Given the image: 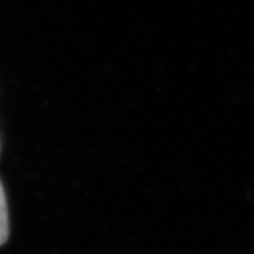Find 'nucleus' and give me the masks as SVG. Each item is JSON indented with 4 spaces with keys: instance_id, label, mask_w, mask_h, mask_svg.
Masks as SVG:
<instances>
[{
    "instance_id": "obj_1",
    "label": "nucleus",
    "mask_w": 254,
    "mask_h": 254,
    "mask_svg": "<svg viewBox=\"0 0 254 254\" xmlns=\"http://www.w3.org/2000/svg\"><path fill=\"white\" fill-rule=\"evenodd\" d=\"M9 235V222H8V207L3 186L0 183V245H3Z\"/></svg>"
}]
</instances>
